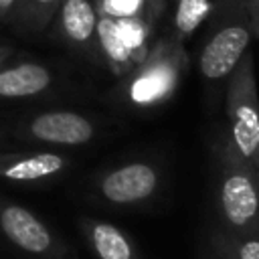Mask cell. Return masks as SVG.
<instances>
[{
    "label": "cell",
    "mask_w": 259,
    "mask_h": 259,
    "mask_svg": "<svg viewBox=\"0 0 259 259\" xmlns=\"http://www.w3.org/2000/svg\"><path fill=\"white\" fill-rule=\"evenodd\" d=\"M212 160L214 208L219 227L229 233H245L259 225V176L233 148L227 130L214 127L208 142Z\"/></svg>",
    "instance_id": "6da1fadb"
},
{
    "label": "cell",
    "mask_w": 259,
    "mask_h": 259,
    "mask_svg": "<svg viewBox=\"0 0 259 259\" xmlns=\"http://www.w3.org/2000/svg\"><path fill=\"white\" fill-rule=\"evenodd\" d=\"M251 34L247 0H214L210 8V28L198 55V69L204 81L219 83L229 79L249 51Z\"/></svg>",
    "instance_id": "7a4b0ae2"
},
{
    "label": "cell",
    "mask_w": 259,
    "mask_h": 259,
    "mask_svg": "<svg viewBox=\"0 0 259 259\" xmlns=\"http://www.w3.org/2000/svg\"><path fill=\"white\" fill-rule=\"evenodd\" d=\"M227 136L259 176V91L253 55L247 51L227 79Z\"/></svg>",
    "instance_id": "3957f363"
},
{
    "label": "cell",
    "mask_w": 259,
    "mask_h": 259,
    "mask_svg": "<svg viewBox=\"0 0 259 259\" xmlns=\"http://www.w3.org/2000/svg\"><path fill=\"white\" fill-rule=\"evenodd\" d=\"M186 69V55L180 40L168 36L138 63L123 85L125 101L136 109H150L168 101L180 85Z\"/></svg>",
    "instance_id": "277c9868"
},
{
    "label": "cell",
    "mask_w": 259,
    "mask_h": 259,
    "mask_svg": "<svg viewBox=\"0 0 259 259\" xmlns=\"http://www.w3.org/2000/svg\"><path fill=\"white\" fill-rule=\"evenodd\" d=\"M164 186V170L152 160H130L101 172L95 196L113 208H142L156 200Z\"/></svg>",
    "instance_id": "5b68a950"
},
{
    "label": "cell",
    "mask_w": 259,
    "mask_h": 259,
    "mask_svg": "<svg viewBox=\"0 0 259 259\" xmlns=\"http://www.w3.org/2000/svg\"><path fill=\"white\" fill-rule=\"evenodd\" d=\"M28 134L42 142L53 146H83L91 142L97 134V125L91 117L79 113V111H45L30 119Z\"/></svg>",
    "instance_id": "8992f818"
},
{
    "label": "cell",
    "mask_w": 259,
    "mask_h": 259,
    "mask_svg": "<svg viewBox=\"0 0 259 259\" xmlns=\"http://www.w3.org/2000/svg\"><path fill=\"white\" fill-rule=\"evenodd\" d=\"M0 229L12 245L30 255H53L57 249V241L49 227L20 204L2 206Z\"/></svg>",
    "instance_id": "52a82bcc"
},
{
    "label": "cell",
    "mask_w": 259,
    "mask_h": 259,
    "mask_svg": "<svg viewBox=\"0 0 259 259\" xmlns=\"http://www.w3.org/2000/svg\"><path fill=\"white\" fill-rule=\"evenodd\" d=\"M95 38H97V45H99L103 59L107 61L109 69L115 75H127L138 67L140 61L134 57V47L125 38L123 28L119 24V18L101 10L97 14Z\"/></svg>",
    "instance_id": "ba28073f"
},
{
    "label": "cell",
    "mask_w": 259,
    "mask_h": 259,
    "mask_svg": "<svg viewBox=\"0 0 259 259\" xmlns=\"http://www.w3.org/2000/svg\"><path fill=\"white\" fill-rule=\"evenodd\" d=\"M83 233L97 259H142L134 239L113 223L85 219Z\"/></svg>",
    "instance_id": "9c48e42d"
},
{
    "label": "cell",
    "mask_w": 259,
    "mask_h": 259,
    "mask_svg": "<svg viewBox=\"0 0 259 259\" xmlns=\"http://www.w3.org/2000/svg\"><path fill=\"white\" fill-rule=\"evenodd\" d=\"M69 166V160L55 152H38L28 156H18L2 160L0 176L14 182H36L61 174Z\"/></svg>",
    "instance_id": "30bf717a"
},
{
    "label": "cell",
    "mask_w": 259,
    "mask_h": 259,
    "mask_svg": "<svg viewBox=\"0 0 259 259\" xmlns=\"http://www.w3.org/2000/svg\"><path fill=\"white\" fill-rule=\"evenodd\" d=\"M53 83V75L38 63H18L0 71V97L22 99L47 91Z\"/></svg>",
    "instance_id": "8fae6325"
},
{
    "label": "cell",
    "mask_w": 259,
    "mask_h": 259,
    "mask_svg": "<svg viewBox=\"0 0 259 259\" xmlns=\"http://www.w3.org/2000/svg\"><path fill=\"white\" fill-rule=\"evenodd\" d=\"M59 24L65 38L77 47H87L95 40L97 10L91 0H61Z\"/></svg>",
    "instance_id": "7c38bea8"
},
{
    "label": "cell",
    "mask_w": 259,
    "mask_h": 259,
    "mask_svg": "<svg viewBox=\"0 0 259 259\" xmlns=\"http://www.w3.org/2000/svg\"><path fill=\"white\" fill-rule=\"evenodd\" d=\"M227 239L235 259H259V225L245 233H227Z\"/></svg>",
    "instance_id": "4fadbf2b"
},
{
    "label": "cell",
    "mask_w": 259,
    "mask_h": 259,
    "mask_svg": "<svg viewBox=\"0 0 259 259\" xmlns=\"http://www.w3.org/2000/svg\"><path fill=\"white\" fill-rule=\"evenodd\" d=\"M204 255H206V259H235L231 245H229V239H227V233L219 225H214L210 229V233L206 235Z\"/></svg>",
    "instance_id": "5bb4252c"
},
{
    "label": "cell",
    "mask_w": 259,
    "mask_h": 259,
    "mask_svg": "<svg viewBox=\"0 0 259 259\" xmlns=\"http://www.w3.org/2000/svg\"><path fill=\"white\" fill-rule=\"evenodd\" d=\"M22 2L34 14V24L36 26H45L47 20L51 18V14L55 12V8L61 4V0H22Z\"/></svg>",
    "instance_id": "9a60e30c"
},
{
    "label": "cell",
    "mask_w": 259,
    "mask_h": 259,
    "mask_svg": "<svg viewBox=\"0 0 259 259\" xmlns=\"http://www.w3.org/2000/svg\"><path fill=\"white\" fill-rule=\"evenodd\" d=\"M164 4H166V0H142V18L148 28H154V24L158 22V18L164 10Z\"/></svg>",
    "instance_id": "2e32d148"
},
{
    "label": "cell",
    "mask_w": 259,
    "mask_h": 259,
    "mask_svg": "<svg viewBox=\"0 0 259 259\" xmlns=\"http://www.w3.org/2000/svg\"><path fill=\"white\" fill-rule=\"evenodd\" d=\"M136 6H138V0H107L103 2L101 10L117 18V16H127Z\"/></svg>",
    "instance_id": "e0dca14e"
},
{
    "label": "cell",
    "mask_w": 259,
    "mask_h": 259,
    "mask_svg": "<svg viewBox=\"0 0 259 259\" xmlns=\"http://www.w3.org/2000/svg\"><path fill=\"white\" fill-rule=\"evenodd\" d=\"M247 10H249L251 32L259 38V0H247Z\"/></svg>",
    "instance_id": "ac0fdd59"
},
{
    "label": "cell",
    "mask_w": 259,
    "mask_h": 259,
    "mask_svg": "<svg viewBox=\"0 0 259 259\" xmlns=\"http://www.w3.org/2000/svg\"><path fill=\"white\" fill-rule=\"evenodd\" d=\"M14 4H16V0H0V14H6V12H10Z\"/></svg>",
    "instance_id": "d6986e66"
},
{
    "label": "cell",
    "mask_w": 259,
    "mask_h": 259,
    "mask_svg": "<svg viewBox=\"0 0 259 259\" xmlns=\"http://www.w3.org/2000/svg\"><path fill=\"white\" fill-rule=\"evenodd\" d=\"M0 63H2V57H0Z\"/></svg>",
    "instance_id": "ffe728a7"
}]
</instances>
